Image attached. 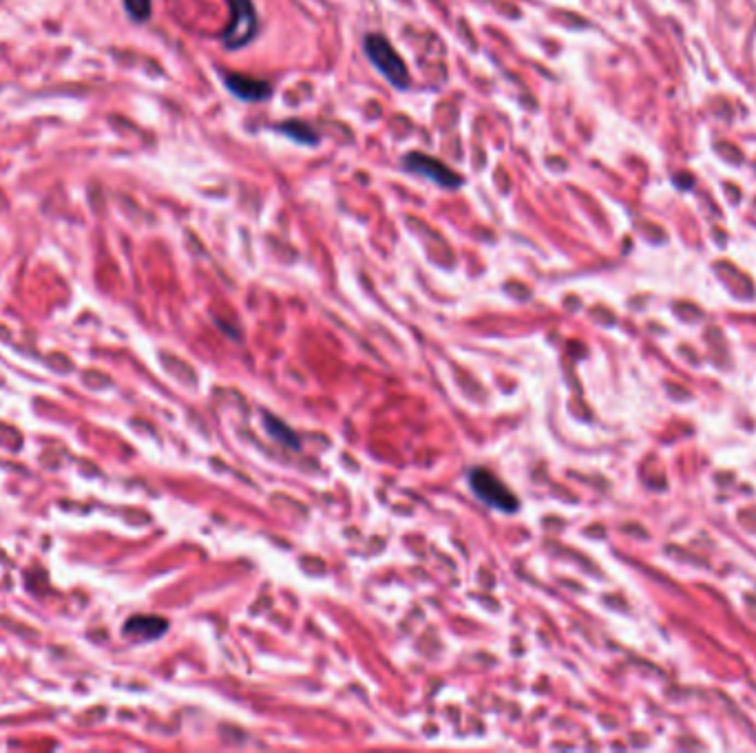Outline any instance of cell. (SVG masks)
<instances>
[{
  "mask_svg": "<svg viewBox=\"0 0 756 753\" xmlns=\"http://www.w3.org/2000/svg\"><path fill=\"white\" fill-rule=\"evenodd\" d=\"M233 23L224 31V45L228 49H241L257 34V9L252 0H228Z\"/></svg>",
  "mask_w": 756,
  "mask_h": 753,
  "instance_id": "cell-4",
  "label": "cell"
},
{
  "mask_svg": "<svg viewBox=\"0 0 756 753\" xmlns=\"http://www.w3.org/2000/svg\"><path fill=\"white\" fill-rule=\"evenodd\" d=\"M166 630H168V621L162 617H155V614H135V617L126 621L122 628L126 636H135V639H140V641L162 639Z\"/></svg>",
  "mask_w": 756,
  "mask_h": 753,
  "instance_id": "cell-6",
  "label": "cell"
},
{
  "mask_svg": "<svg viewBox=\"0 0 756 753\" xmlns=\"http://www.w3.org/2000/svg\"><path fill=\"white\" fill-rule=\"evenodd\" d=\"M469 489L482 504H487L493 511L513 515L518 513L520 500L500 477L493 475L489 469H474L469 471Z\"/></svg>",
  "mask_w": 756,
  "mask_h": 753,
  "instance_id": "cell-2",
  "label": "cell"
},
{
  "mask_svg": "<svg viewBox=\"0 0 756 753\" xmlns=\"http://www.w3.org/2000/svg\"><path fill=\"white\" fill-rule=\"evenodd\" d=\"M403 168L409 173L414 175H420L429 179V182H434L436 186L440 188H447V190H456L460 188L462 184H465V179H462V175H458L454 168L445 166L440 159L432 157V155H425V153H407L403 157Z\"/></svg>",
  "mask_w": 756,
  "mask_h": 753,
  "instance_id": "cell-3",
  "label": "cell"
},
{
  "mask_svg": "<svg viewBox=\"0 0 756 753\" xmlns=\"http://www.w3.org/2000/svg\"><path fill=\"white\" fill-rule=\"evenodd\" d=\"M277 131L283 133V135L292 137V140L297 142V144H317V142H319V133L314 131L312 126L303 124V122H297V120L279 124V126H277Z\"/></svg>",
  "mask_w": 756,
  "mask_h": 753,
  "instance_id": "cell-8",
  "label": "cell"
},
{
  "mask_svg": "<svg viewBox=\"0 0 756 753\" xmlns=\"http://www.w3.org/2000/svg\"><path fill=\"white\" fill-rule=\"evenodd\" d=\"M124 9L135 23H144L151 18V0H124Z\"/></svg>",
  "mask_w": 756,
  "mask_h": 753,
  "instance_id": "cell-9",
  "label": "cell"
},
{
  "mask_svg": "<svg viewBox=\"0 0 756 753\" xmlns=\"http://www.w3.org/2000/svg\"><path fill=\"white\" fill-rule=\"evenodd\" d=\"M226 89L244 102H264L272 95V84L264 78L244 76V73H224Z\"/></svg>",
  "mask_w": 756,
  "mask_h": 753,
  "instance_id": "cell-5",
  "label": "cell"
},
{
  "mask_svg": "<svg viewBox=\"0 0 756 753\" xmlns=\"http://www.w3.org/2000/svg\"><path fill=\"white\" fill-rule=\"evenodd\" d=\"M365 56L372 65L378 69V73L392 84L396 89H409V71L403 58L398 56L396 49L390 45V40L381 34H370L365 38Z\"/></svg>",
  "mask_w": 756,
  "mask_h": 753,
  "instance_id": "cell-1",
  "label": "cell"
},
{
  "mask_svg": "<svg viewBox=\"0 0 756 753\" xmlns=\"http://www.w3.org/2000/svg\"><path fill=\"white\" fill-rule=\"evenodd\" d=\"M264 424L266 429L270 433V438H275L277 442H281L283 447H292V449H301V442L297 438V433H294L286 422H281L279 418L275 416H266L264 418Z\"/></svg>",
  "mask_w": 756,
  "mask_h": 753,
  "instance_id": "cell-7",
  "label": "cell"
}]
</instances>
